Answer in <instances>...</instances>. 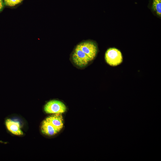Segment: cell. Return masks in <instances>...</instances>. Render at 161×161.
Returning a JSON list of instances; mask_svg holds the SVG:
<instances>
[{
	"instance_id": "obj_3",
	"label": "cell",
	"mask_w": 161,
	"mask_h": 161,
	"mask_svg": "<svg viewBox=\"0 0 161 161\" xmlns=\"http://www.w3.org/2000/svg\"><path fill=\"white\" fill-rule=\"evenodd\" d=\"M44 110L47 113H62L66 111V108L62 102L53 100L48 102L44 106Z\"/></svg>"
},
{
	"instance_id": "obj_6",
	"label": "cell",
	"mask_w": 161,
	"mask_h": 161,
	"mask_svg": "<svg viewBox=\"0 0 161 161\" xmlns=\"http://www.w3.org/2000/svg\"><path fill=\"white\" fill-rule=\"evenodd\" d=\"M5 124L7 129L12 134L17 135L23 134V132L20 128V123L18 121L9 119L6 120Z\"/></svg>"
},
{
	"instance_id": "obj_7",
	"label": "cell",
	"mask_w": 161,
	"mask_h": 161,
	"mask_svg": "<svg viewBox=\"0 0 161 161\" xmlns=\"http://www.w3.org/2000/svg\"><path fill=\"white\" fill-rule=\"evenodd\" d=\"M41 130L43 134L49 136L54 135L60 131L46 120H44L42 123Z\"/></svg>"
},
{
	"instance_id": "obj_4",
	"label": "cell",
	"mask_w": 161,
	"mask_h": 161,
	"mask_svg": "<svg viewBox=\"0 0 161 161\" xmlns=\"http://www.w3.org/2000/svg\"><path fill=\"white\" fill-rule=\"evenodd\" d=\"M72 58L73 63L80 67L85 66L91 61L85 53L76 47L72 54Z\"/></svg>"
},
{
	"instance_id": "obj_2",
	"label": "cell",
	"mask_w": 161,
	"mask_h": 161,
	"mask_svg": "<svg viewBox=\"0 0 161 161\" xmlns=\"http://www.w3.org/2000/svg\"><path fill=\"white\" fill-rule=\"evenodd\" d=\"M76 47L85 53L91 61L95 59L98 52L97 45L95 42L91 41L81 42Z\"/></svg>"
},
{
	"instance_id": "obj_8",
	"label": "cell",
	"mask_w": 161,
	"mask_h": 161,
	"mask_svg": "<svg viewBox=\"0 0 161 161\" xmlns=\"http://www.w3.org/2000/svg\"><path fill=\"white\" fill-rule=\"evenodd\" d=\"M152 10L159 17L161 16V0H152Z\"/></svg>"
},
{
	"instance_id": "obj_9",
	"label": "cell",
	"mask_w": 161,
	"mask_h": 161,
	"mask_svg": "<svg viewBox=\"0 0 161 161\" xmlns=\"http://www.w3.org/2000/svg\"><path fill=\"white\" fill-rule=\"evenodd\" d=\"M23 0H4V4L7 6L12 7L20 3Z\"/></svg>"
},
{
	"instance_id": "obj_10",
	"label": "cell",
	"mask_w": 161,
	"mask_h": 161,
	"mask_svg": "<svg viewBox=\"0 0 161 161\" xmlns=\"http://www.w3.org/2000/svg\"><path fill=\"white\" fill-rule=\"evenodd\" d=\"M4 6V4L3 0H0V12L3 10Z\"/></svg>"
},
{
	"instance_id": "obj_1",
	"label": "cell",
	"mask_w": 161,
	"mask_h": 161,
	"mask_svg": "<svg viewBox=\"0 0 161 161\" xmlns=\"http://www.w3.org/2000/svg\"><path fill=\"white\" fill-rule=\"evenodd\" d=\"M105 58L107 63L112 66L120 65L123 61V57L121 52L115 48L108 49L105 53Z\"/></svg>"
},
{
	"instance_id": "obj_5",
	"label": "cell",
	"mask_w": 161,
	"mask_h": 161,
	"mask_svg": "<svg viewBox=\"0 0 161 161\" xmlns=\"http://www.w3.org/2000/svg\"><path fill=\"white\" fill-rule=\"evenodd\" d=\"M55 128L60 131L63 126V119L61 113H55L45 119Z\"/></svg>"
}]
</instances>
